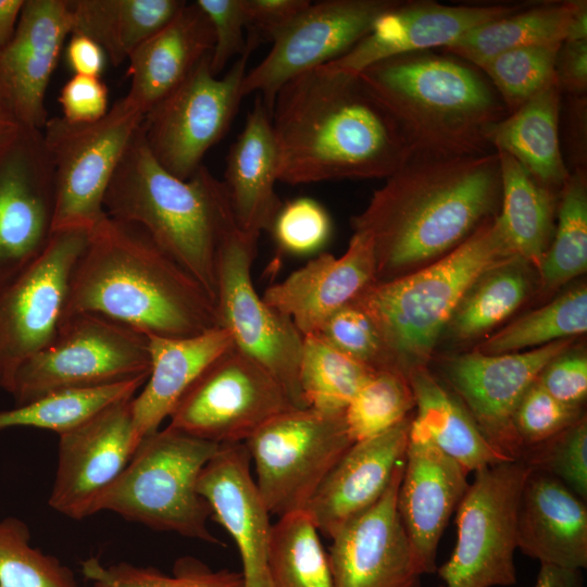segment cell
Here are the masks:
<instances>
[{
  "instance_id": "17",
  "label": "cell",
  "mask_w": 587,
  "mask_h": 587,
  "mask_svg": "<svg viewBox=\"0 0 587 587\" xmlns=\"http://www.w3.org/2000/svg\"><path fill=\"white\" fill-rule=\"evenodd\" d=\"M397 0H323L310 3L272 39L265 58L245 75L241 92H258L268 113L279 88L299 74L348 52Z\"/></svg>"
},
{
  "instance_id": "19",
  "label": "cell",
  "mask_w": 587,
  "mask_h": 587,
  "mask_svg": "<svg viewBox=\"0 0 587 587\" xmlns=\"http://www.w3.org/2000/svg\"><path fill=\"white\" fill-rule=\"evenodd\" d=\"M559 340L523 352L485 354L478 351L450 360L446 377L494 450L507 460H520L523 448L512 416L545 366L570 348Z\"/></svg>"
},
{
  "instance_id": "20",
  "label": "cell",
  "mask_w": 587,
  "mask_h": 587,
  "mask_svg": "<svg viewBox=\"0 0 587 587\" xmlns=\"http://www.w3.org/2000/svg\"><path fill=\"white\" fill-rule=\"evenodd\" d=\"M403 467L404 462L375 504L330 537L335 587H421L422 573L397 510Z\"/></svg>"
},
{
  "instance_id": "26",
  "label": "cell",
  "mask_w": 587,
  "mask_h": 587,
  "mask_svg": "<svg viewBox=\"0 0 587 587\" xmlns=\"http://www.w3.org/2000/svg\"><path fill=\"white\" fill-rule=\"evenodd\" d=\"M411 420L346 450L304 509L320 533L330 538L380 499L404 462Z\"/></svg>"
},
{
  "instance_id": "40",
  "label": "cell",
  "mask_w": 587,
  "mask_h": 587,
  "mask_svg": "<svg viewBox=\"0 0 587 587\" xmlns=\"http://www.w3.org/2000/svg\"><path fill=\"white\" fill-rule=\"evenodd\" d=\"M587 330V288H572L544 307L513 321L478 349L485 354L520 352L559 340L573 339Z\"/></svg>"
},
{
  "instance_id": "50",
  "label": "cell",
  "mask_w": 587,
  "mask_h": 587,
  "mask_svg": "<svg viewBox=\"0 0 587 587\" xmlns=\"http://www.w3.org/2000/svg\"><path fill=\"white\" fill-rule=\"evenodd\" d=\"M196 3L210 21L214 43L210 68L218 76L227 63L247 47L248 18L243 0H197Z\"/></svg>"
},
{
  "instance_id": "54",
  "label": "cell",
  "mask_w": 587,
  "mask_h": 587,
  "mask_svg": "<svg viewBox=\"0 0 587 587\" xmlns=\"http://www.w3.org/2000/svg\"><path fill=\"white\" fill-rule=\"evenodd\" d=\"M555 83L570 97H585L587 90V39L566 40L558 51Z\"/></svg>"
},
{
  "instance_id": "45",
  "label": "cell",
  "mask_w": 587,
  "mask_h": 587,
  "mask_svg": "<svg viewBox=\"0 0 587 587\" xmlns=\"http://www.w3.org/2000/svg\"><path fill=\"white\" fill-rule=\"evenodd\" d=\"M0 587H82L60 560L30 545L27 525L0 520Z\"/></svg>"
},
{
  "instance_id": "37",
  "label": "cell",
  "mask_w": 587,
  "mask_h": 587,
  "mask_svg": "<svg viewBox=\"0 0 587 587\" xmlns=\"http://www.w3.org/2000/svg\"><path fill=\"white\" fill-rule=\"evenodd\" d=\"M319 533L304 510L278 517L272 525L268 546L271 587H335Z\"/></svg>"
},
{
  "instance_id": "27",
  "label": "cell",
  "mask_w": 587,
  "mask_h": 587,
  "mask_svg": "<svg viewBox=\"0 0 587 587\" xmlns=\"http://www.w3.org/2000/svg\"><path fill=\"white\" fill-rule=\"evenodd\" d=\"M517 549L540 564L586 569V501L554 476L532 470L519 504Z\"/></svg>"
},
{
  "instance_id": "34",
  "label": "cell",
  "mask_w": 587,
  "mask_h": 587,
  "mask_svg": "<svg viewBox=\"0 0 587 587\" xmlns=\"http://www.w3.org/2000/svg\"><path fill=\"white\" fill-rule=\"evenodd\" d=\"M72 34L100 45L108 61L120 66L135 49L165 26L184 0H71Z\"/></svg>"
},
{
  "instance_id": "32",
  "label": "cell",
  "mask_w": 587,
  "mask_h": 587,
  "mask_svg": "<svg viewBox=\"0 0 587 587\" xmlns=\"http://www.w3.org/2000/svg\"><path fill=\"white\" fill-rule=\"evenodd\" d=\"M561 91L551 85L495 123L487 138L492 150L514 158L536 180L560 191L567 171L560 142Z\"/></svg>"
},
{
  "instance_id": "18",
  "label": "cell",
  "mask_w": 587,
  "mask_h": 587,
  "mask_svg": "<svg viewBox=\"0 0 587 587\" xmlns=\"http://www.w3.org/2000/svg\"><path fill=\"white\" fill-rule=\"evenodd\" d=\"M132 399L108 404L58 434V463L48 500L54 511L76 521L96 513L97 501L122 474L141 440Z\"/></svg>"
},
{
  "instance_id": "24",
  "label": "cell",
  "mask_w": 587,
  "mask_h": 587,
  "mask_svg": "<svg viewBox=\"0 0 587 587\" xmlns=\"http://www.w3.org/2000/svg\"><path fill=\"white\" fill-rule=\"evenodd\" d=\"M250 462L243 442L220 445L203 466L197 488L211 516L237 546L243 587H271L267 557L273 524L251 475Z\"/></svg>"
},
{
  "instance_id": "30",
  "label": "cell",
  "mask_w": 587,
  "mask_h": 587,
  "mask_svg": "<svg viewBox=\"0 0 587 587\" xmlns=\"http://www.w3.org/2000/svg\"><path fill=\"white\" fill-rule=\"evenodd\" d=\"M148 339L150 373L132 399L134 424L140 438L160 429L196 379L233 346L228 330L221 326L189 337Z\"/></svg>"
},
{
  "instance_id": "38",
  "label": "cell",
  "mask_w": 587,
  "mask_h": 587,
  "mask_svg": "<svg viewBox=\"0 0 587 587\" xmlns=\"http://www.w3.org/2000/svg\"><path fill=\"white\" fill-rule=\"evenodd\" d=\"M373 372L375 370L341 352L320 334L303 336L299 385L307 408L344 413Z\"/></svg>"
},
{
  "instance_id": "21",
  "label": "cell",
  "mask_w": 587,
  "mask_h": 587,
  "mask_svg": "<svg viewBox=\"0 0 587 587\" xmlns=\"http://www.w3.org/2000/svg\"><path fill=\"white\" fill-rule=\"evenodd\" d=\"M72 27L71 0H25L14 36L0 53V92L21 126L43 129L47 88Z\"/></svg>"
},
{
  "instance_id": "55",
  "label": "cell",
  "mask_w": 587,
  "mask_h": 587,
  "mask_svg": "<svg viewBox=\"0 0 587 587\" xmlns=\"http://www.w3.org/2000/svg\"><path fill=\"white\" fill-rule=\"evenodd\" d=\"M65 57L73 75L100 77L108 61L100 45L83 34H71Z\"/></svg>"
},
{
  "instance_id": "13",
  "label": "cell",
  "mask_w": 587,
  "mask_h": 587,
  "mask_svg": "<svg viewBox=\"0 0 587 587\" xmlns=\"http://www.w3.org/2000/svg\"><path fill=\"white\" fill-rule=\"evenodd\" d=\"M257 245L236 223L225 233L217 260V323L228 330L234 347L280 383L295 408H307L299 385L303 336L257 292L251 276Z\"/></svg>"
},
{
  "instance_id": "11",
  "label": "cell",
  "mask_w": 587,
  "mask_h": 587,
  "mask_svg": "<svg viewBox=\"0 0 587 587\" xmlns=\"http://www.w3.org/2000/svg\"><path fill=\"white\" fill-rule=\"evenodd\" d=\"M352 444L344 413L310 408L276 415L243 442L259 492L278 517L304 510Z\"/></svg>"
},
{
  "instance_id": "16",
  "label": "cell",
  "mask_w": 587,
  "mask_h": 587,
  "mask_svg": "<svg viewBox=\"0 0 587 587\" xmlns=\"http://www.w3.org/2000/svg\"><path fill=\"white\" fill-rule=\"evenodd\" d=\"M54 212V171L42 130L20 126L0 142V287L43 253Z\"/></svg>"
},
{
  "instance_id": "23",
  "label": "cell",
  "mask_w": 587,
  "mask_h": 587,
  "mask_svg": "<svg viewBox=\"0 0 587 587\" xmlns=\"http://www.w3.org/2000/svg\"><path fill=\"white\" fill-rule=\"evenodd\" d=\"M469 472L429 440L409 432L397 510L422 575L437 570V549L469 483Z\"/></svg>"
},
{
  "instance_id": "22",
  "label": "cell",
  "mask_w": 587,
  "mask_h": 587,
  "mask_svg": "<svg viewBox=\"0 0 587 587\" xmlns=\"http://www.w3.org/2000/svg\"><path fill=\"white\" fill-rule=\"evenodd\" d=\"M526 4L447 5L435 1H399L372 29L328 67L358 75L388 58L445 48L466 32L510 15Z\"/></svg>"
},
{
  "instance_id": "36",
  "label": "cell",
  "mask_w": 587,
  "mask_h": 587,
  "mask_svg": "<svg viewBox=\"0 0 587 587\" xmlns=\"http://www.w3.org/2000/svg\"><path fill=\"white\" fill-rule=\"evenodd\" d=\"M528 265L512 257L482 273L454 310L447 326L451 334L461 340L472 339L510 316L528 295Z\"/></svg>"
},
{
  "instance_id": "2",
  "label": "cell",
  "mask_w": 587,
  "mask_h": 587,
  "mask_svg": "<svg viewBox=\"0 0 587 587\" xmlns=\"http://www.w3.org/2000/svg\"><path fill=\"white\" fill-rule=\"evenodd\" d=\"M501 176L496 151L410 159L351 220L369 237L375 282L400 277L444 257L498 214Z\"/></svg>"
},
{
  "instance_id": "5",
  "label": "cell",
  "mask_w": 587,
  "mask_h": 587,
  "mask_svg": "<svg viewBox=\"0 0 587 587\" xmlns=\"http://www.w3.org/2000/svg\"><path fill=\"white\" fill-rule=\"evenodd\" d=\"M103 208L107 215L142 227L215 302L220 247L236 221L223 182L207 167L201 165L188 179L174 176L151 153L140 125L109 184Z\"/></svg>"
},
{
  "instance_id": "7",
  "label": "cell",
  "mask_w": 587,
  "mask_h": 587,
  "mask_svg": "<svg viewBox=\"0 0 587 587\" xmlns=\"http://www.w3.org/2000/svg\"><path fill=\"white\" fill-rule=\"evenodd\" d=\"M218 447L168 425L145 436L97 501L96 513L110 511L154 530L221 544L208 528L211 509L197 488Z\"/></svg>"
},
{
  "instance_id": "3",
  "label": "cell",
  "mask_w": 587,
  "mask_h": 587,
  "mask_svg": "<svg viewBox=\"0 0 587 587\" xmlns=\"http://www.w3.org/2000/svg\"><path fill=\"white\" fill-rule=\"evenodd\" d=\"M95 313L147 336L189 337L218 326L204 288L139 225L105 215L71 274L64 316Z\"/></svg>"
},
{
  "instance_id": "35",
  "label": "cell",
  "mask_w": 587,
  "mask_h": 587,
  "mask_svg": "<svg viewBox=\"0 0 587 587\" xmlns=\"http://www.w3.org/2000/svg\"><path fill=\"white\" fill-rule=\"evenodd\" d=\"M496 152L501 176L499 222L513 252L538 268L552 239L555 191L508 153Z\"/></svg>"
},
{
  "instance_id": "15",
  "label": "cell",
  "mask_w": 587,
  "mask_h": 587,
  "mask_svg": "<svg viewBox=\"0 0 587 587\" xmlns=\"http://www.w3.org/2000/svg\"><path fill=\"white\" fill-rule=\"evenodd\" d=\"M88 233L54 232L43 253L0 287V390L10 392L18 369L54 337Z\"/></svg>"
},
{
  "instance_id": "44",
  "label": "cell",
  "mask_w": 587,
  "mask_h": 587,
  "mask_svg": "<svg viewBox=\"0 0 587 587\" xmlns=\"http://www.w3.org/2000/svg\"><path fill=\"white\" fill-rule=\"evenodd\" d=\"M561 45L528 46L503 51L478 66L509 113L555 83Z\"/></svg>"
},
{
  "instance_id": "42",
  "label": "cell",
  "mask_w": 587,
  "mask_h": 587,
  "mask_svg": "<svg viewBox=\"0 0 587 587\" xmlns=\"http://www.w3.org/2000/svg\"><path fill=\"white\" fill-rule=\"evenodd\" d=\"M82 573L93 587H243L241 572L214 571L191 555L178 558L170 575L128 562L107 566L96 557L82 562Z\"/></svg>"
},
{
  "instance_id": "31",
  "label": "cell",
  "mask_w": 587,
  "mask_h": 587,
  "mask_svg": "<svg viewBox=\"0 0 587 587\" xmlns=\"http://www.w3.org/2000/svg\"><path fill=\"white\" fill-rule=\"evenodd\" d=\"M580 39H587V2L548 1L526 4L515 13L477 26L444 51L478 67L510 49Z\"/></svg>"
},
{
  "instance_id": "25",
  "label": "cell",
  "mask_w": 587,
  "mask_h": 587,
  "mask_svg": "<svg viewBox=\"0 0 587 587\" xmlns=\"http://www.w3.org/2000/svg\"><path fill=\"white\" fill-rule=\"evenodd\" d=\"M375 276L372 242L366 235L353 233L344 254H319L266 288L262 298L307 336L317 334L335 312L374 283Z\"/></svg>"
},
{
  "instance_id": "51",
  "label": "cell",
  "mask_w": 587,
  "mask_h": 587,
  "mask_svg": "<svg viewBox=\"0 0 587 587\" xmlns=\"http://www.w3.org/2000/svg\"><path fill=\"white\" fill-rule=\"evenodd\" d=\"M537 380L555 400L582 408L587 397L586 354L564 351L545 366Z\"/></svg>"
},
{
  "instance_id": "28",
  "label": "cell",
  "mask_w": 587,
  "mask_h": 587,
  "mask_svg": "<svg viewBox=\"0 0 587 587\" xmlns=\"http://www.w3.org/2000/svg\"><path fill=\"white\" fill-rule=\"evenodd\" d=\"M278 160L271 115L257 96L243 129L229 148L223 182L238 228L258 241L282 207L275 191Z\"/></svg>"
},
{
  "instance_id": "52",
  "label": "cell",
  "mask_w": 587,
  "mask_h": 587,
  "mask_svg": "<svg viewBox=\"0 0 587 587\" xmlns=\"http://www.w3.org/2000/svg\"><path fill=\"white\" fill-rule=\"evenodd\" d=\"M59 103L66 121L95 123L109 111V90L101 77L73 75L61 88Z\"/></svg>"
},
{
  "instance_id": "29",
  "label": "cell",
  "mask_w": 587,
  "mask_h": 587,
  "mask_svg": "<svg viewBox=\"0 0 587 587\" xmlns=\"http://www.w3.org/2000/svg\"><path fill=\"white\" fill-rule=\"evenodd\" d=\"M213 30L195 3L184 8L128 58V93L124 97L143 115L175 89L209 53Z\"/></svg>"
},
{
  "instance_id": "4",
  "label": "cell",
  "mask_w": 587,
  "mask_h": 587,
  "mask_svg": "<svg viewBox=\"0 0 587 587\" xmlns=\"http://www.w3.org/2000/svg\"><path fill=\"white\" fill-rule=\"evenodd\" d=\"M358 76L395 120L412 155L495 151L488 130L509 112L492 85L467 62L428 50L385 59Z\"/></svg>"
},
{
  "instance_id": "49",
  "label": "cell",
  "mask_w": 587,
  "mask_h": 587,
  "mask_svg": "<svg viewBox=\"0 0 587 587\" xmlns=\"http://www.w3.org/2000/svg\"><path fill=\"white\" fill-rule=\"evenodd\" d=\"M317 334L371 369L389 370L380 334L372 317L354 300L335 312Z\"/></svg>"
},
{
  "instance_id": "53",
  "label": "cell",
  "mask_w": 587,
  "mask_h": 587,
  "mask_svg": "<svg viewBox=\"0 0 587 587\" xmlns=\"http://www.w3.org/2000/svg\"><path fill=\"white\" fill-rule=\"evenodd\" d=\"M248 18L258 42L260 37L270 41L288 26L311 3L309 0H243Z\"/></svg>"
},
{
  "instance_id": "58",
  "label": "cell",
  "mask_w": 587,
  "mask_h": 587,
  "mask_svg": "<svg viewBox=\"0 0 587 587\" xmlns=\"http://www.w3.org/2000/svg\"><path fill=\"white\" fill-rule=\"evenodd\" d=\"M20 126L9 102L0 92V142Z\"/></svg>"
},
{
  "instance_id": "1",
  "label": "cell",
  "mask_w": 587,
  "mask_h": 587,
  "mask_svg": "<svg viewBox=\"0 0 587 587\" xmlns=\"http://www.w3.org/2000/svg\"><path fill=\"white\" fill-rule=\"evenodd\" d=\"M271 124L278 182L387 178L412 155L399 126L358 75L322 65L277 91Z\"/></svg>"
},
{
  "instance_id": "33",
  "label": "cell",
  "mask_w": 587,
  "mask_h": 587,
  "mask_svg": "<svg viewBox=\"0 0 587 587\" xmlns=\"http://www.w3.org/2000/svg\"><path fill=\"white\" fill-rule=\"evenodd\" d=\"M416 415L410 433L429 440L469 473L503 461L488 444L469 410L426 370L419 367L407 376Z\"/></svg>"
},
{
  "instance_id": "14",
  "label": "cell",
  "mask_w": 587,
  "mask_h": 587,
  "mask_svg": "<svg viewBox=\"0 0 587 587\" xmlns=\"http://www.w3.org/2000/svg\"><path fill=\"white\" fill-rule=\"evenodd\" d=\"M292 408L280 383L232 346L182 397L168 426L218 445L242 444L270 420Z\"/></svg>"
},
{
  "instance_id": "47",
  "label": "cell",
  "mask_w": 587,
  "mask_h": 587,
  "mask_svg": "<svg viewBox=\"0 0 587 587\" xmlns=\"http://www.w3.org/2000/svg\"><path fill=\"white\" fill-rule=\"evenodd\" d=\"M270 232L277 246L290 254H310L323 248L332 234L325 208L311 198H297L282 204Z\"/></svg>"
},
{
  "instance_id": "12",
  "label": "cell",
  "mask_w": 587,
  "mask_h": 587,
  "mask_svg": "<svg viewBox=\"0 0 587 587\" xmlns=\"http://www.w3.org/2000/svg\"><path fill=\"white\" fill-rule=\"evenodd\" d=\"M258 43L247 47L224 76L213 75L207 54L189 75L143 115L141 130L157 161L171 174L190 178L205 153L226 134L242 92L247 63Z\"/></svg>"
},
{
  "instance_id": "39",
  "label": "cell",
  "mask_w": 587,
  "mask_h": 587,
  "mask_svg": "<svg viewBox=\"0 0 587 587\" xmlns=\"http://www.w3.org/2000/svg\"><path fill=\"white\" fill-rule=\"evenodd\" d=\"M545 291H553L587 270L586 171L574 170L560 190L554 237L538 267Z\"/></svg>"
},
{
  "instance_id": "46",
  "label": "cell",
  "mask_w": 587,
  "mask_h": 587,
  "mask_svg": "<svg viewBox=\"0 0 587 587\" xmlns=\"http://www.w3.org/2000/svg\"><path fill=\"white\" fill-rule=\"evenodd\" d=\"M532 470L548 473L575 495L587 498V422L584 415L552 438L523 450L521 459Z\"/></svg>"
},
{
  "instance_id": "10",
  "label": "cell",
  "mask_w": 587,
  "mask_h": 587,
  "mask_svg": "<svg viewBox=\"0 0 587 587\" xmlns=\"http://www.w3.org/2000/svg\"><path fill=\"white\" fill-rule=\"evenodd\" d=\"M142 120L143 114L125 98L95 123L48 118L42 137L54 171L53 233L90 230L107 215V189Z\"/></svg>"
},
{
  "instance_id": "8",
  "label": "cell",
  "mask_w": 587,
  "mask_h": 587,
  "mask_svg": "<svg viewBox=\"0 0 587 587\" xmlns=\"http://www.w3.org/2000/svg\"><path fill=\"white\" fill-rule=\"evenodd\" d=\"M149 373L147 335L99 314L74 313L18 369L9 394L22 405L53 394L148 378Z\"/></svg>"
},
{
  "instance_id": "56",
  "label": "cell",
  "mask_w": 587,
  "mask_h": 587,
  "mask_svg": "<svg viewBox=\"0 0 587 587\" xmlns=\"http://www.w3.org/2000/svg\"><path fill=\"white\" fill-rule=\"evenodd\" d=\"M533 587H584L582 570L540 564Z\"/></svg>"
},
{
  "instance_id": "57",
  "label": "cell",
  "mask_w": 587,
  "mask_h": 587,
  "mask_svg": "<svg viewBox=\"0 0 587 587\" xmlns=\"http://www.w3.org/2000/svg\"><path fill=\"white\" fill-rule=\"evenodd\" d=\"M25 0H0V53L14 36Z\"/></svg>"
},
{
  "instance_id": "48",
  "label": "cell",
  "mask_w": 587,
  "mask_h": 587,
  "mask_svg": "<svg viewBox=\"0 0 587 587\" xmlns=\"http://www.w3.org/2000/svg\"><path fill=\"white\" fill-rule=\"evenodd\" d=\"M583 416L582 408L555 400L536 379L519 401L512 424L524 450L552 438Z\"/></svg>"
},
{
  "instance_id": "6",
  "label": "cell",
  "mask_w": 587,
  "mask_h": 587,
  "mask_svg": "<svg viewBox=\"0 0 587 587\" xmlns=\"http://www.w3.org/2000/svg\"><path fill=\"white\" fill-rule=\"evenodd\" d=\"M512 257L498 214L457 248L413 272L374 282L354 300L374 321L387 365L405 377L426 363L462 297L489 267Z\"/></svg>"
},
{
  "instance_id": "43",
  "label": "cell",
  "mask_w": 587,
  "mask_h": 587,
  "mask_svg": "<svg viewBox=\"0 0 587 587\" xmlns=\"http://www.w3.org/2000/svg\"><path fill=\"white\" fill-rule=\"evenodd\" d=\"M414 397L408 378L395 370H378L359 388L344 417L352 442L377 436L409 415Z\"/></svg>"
},
{
  "instance_id": "41",
  "label": "cell",
  "mask_w": 587,
  "mask_h": 587,
  "mask_svg": "<svg viewBox=\"0 0 587 587\" xmlns=\"http://www.w3.org/2000/svg\"><path fill=\"white\" fill-rule=\"evenodd\" d=\"M147 378L116 385L53 394L0 411V429L35 427L60 434L113 402L133 398Z\"/></svg>"
},
{
  "instance_id": "9",
  "label": "cell",
  "mask_w": 587,
  "mask_h": 587,
  "mask_svg": "<svg viewBox=\"0 0 587 587\" xmlns=\"http://www.w3.org/2000/svg\"><path fill=\"white\" fill-rule=\"evenodd\" d=\"M532 469L522 460L475 472L457 509V541L437 567L439 587H509L516 583L517 511Z\"/></svg>"
}]
</instances>
